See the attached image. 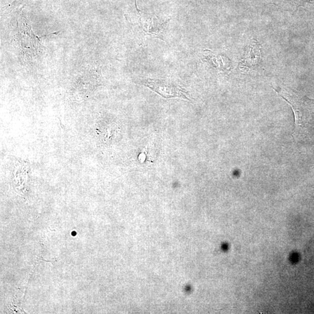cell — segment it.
I'll return each instance as SVG.
<instances>
[{
  "label": "cell",
  "mask_w": 314,
  "mask_h": 314,
  "mask_svg": "<svg viewBox=\"0 0 314 314\" xmlns=\"http://www.w3.org/2000/svg\"><path fill=\"white\" fill-rule=\"evenodd\" d=\"M142 83L164 98H179L189 100L188 93L179 86L162 80L147 79Z\"/></svg>",
  "instance_id": "obj_1"
},
{
  "label": "cell",
  "mask_w": 314,
  "mask_h": 314,
  "mask_svg": "<svg viewBox=\"0 0 314 314\" xmlns=\"http://www.w3.org/2000/svg\"><path fill=\"white\" fill-rule=\"evenodd\" d=\"M261 46L255 40L250 41L246 48L245 54L240 60V69L251 70L257 65L261 60Z\"/></svg>",
  "instance_id": "obj_2"
},
{
  "label": "cell",
  "mask_w": 314,
  "mask_h": 314,
  "mask_svg": "<svg viewBox=\"0 0 314 314\" xmlns=\"http://www.w3.org/2000/svg\"><path fill=\"white\" fill-rule=\"evenodd\" d=\"M21 21L22 25L18 24V37L22 48L28 49L29 51L30 50V52H32V48L29 44L30 43L36 53L39 52V49H40L41 48L40 42L34 34L31 26L27 23L25 19Z\"/></svg>",
  "instance_id": "obj_3"
},
{
  "label": "cell",
  "mask_w": 314,
  "mask_h": 314,
  "mask_svg": "<svg viewBox=\"0 0 314 314\" xmlns=\"http://www.w3.org/2000/svg\"><path fill=\"white\" fill-rule=\"evenodd\" d=\"M294 3L297 4V6L299 7L301 6V3H312L314 2V0H292Z\"/></svg>",
  "instance_id": "obj_4"
},
{
  "label": "cell",
  "mask_w": 314,
  "mask_h": 314,
  "mask_svg": "<svg viewBox=\"0 0 314 314\" xmlns=\"http://www.w3.org/2000/svg\"><path fill=\"white\" fill-rule=\"evenodd\" d=\"M76 233L75 232H73L72 233V236H76Z\"/></svg>",
  "instance_id": "obj_5"
}]
</instances>
